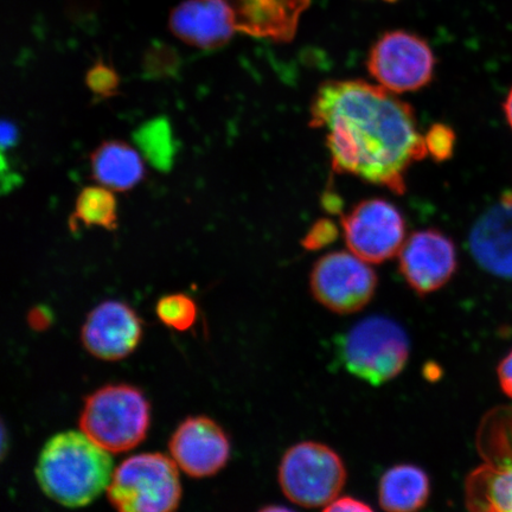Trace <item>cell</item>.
Instances as JSON below:
<instances>
[{
	"label": "cell",
	"mask_w": 512,
	"mask_h": 512,
	"mask_svg": "<svg viewBox=\"0 0 512 512\" xmlns=\"http://www.w3.org/2000/svg\"><path fill=\"white\" fill-rule=\"evenodd\" d=\"M310 125L325 132L337 174L396 195L407 189L408 169L428 155L413 107L363 80L324 82L313 96Z\"/></svg>",
	"instance_id": "cell-1"
},
{
	"label": "cell",
	"mask_w": 512,
	"mask_h": 512,
	"mask_svg": "<svg viewBox=\"0 0 512 512\" xmlns=\"http://www.w3.org/2000/svg\"><path fill=\"white\" fill-rule=\"evenodd\" d=\"M44 494L67 508L91 504L107 490L113 477L108 451L85 433L64 432L44 446L36 467Z\"/></svg>",
	"instance_id": "cell-2"
},
{
	"label": "cell",
	"mask_w": 512,
	"mask_h": 512,
	"mask_svg": "<svg viewBox=\"0 0 512 512\" xmlns=\"http://www.w3.org/2000/svg\"><path fill=\"white\" fill-rule=\"evenodd\" d=\"M337 354L351 375L373 386H381L406 368L411 342L396 320L370 316L351 326L339 338Z\"/></svg>",
	"instance_id": "cell-3"
},
{
	"label": "cell",
	"mask_w": 512,
	"mask_h": 512,
	"mask_svg": "<svg viewBox=\"0 0 512 512\" xmlns=\"http://www.w3.org/2000/svg\"><path fill=\"white\" fill-rule=\"evenodd\" d=\"M150 403L136 387L110 384L89 395L80 415L81 432L104 450L121 453L145 439Z\"/></svg>",
	"instance_id": "cell-4"
},
{
	"label": "cell",
	"mask_w": 512,
	"mask_h": 512,
	"mask_svg": "<svg viewBox=\"0 0 512 512\" xmlns=\"http://www.w3.org/2000/svg\"><path fill=\"white\" fill-rule=\"evenodd\" d=\"M108 501L123 512H168L178 508L182 488L174 459L138 454L121 463L107 488Z\"/></svg>",
	"instance_id": "cell-5"
},
{
	"label": "cell",
	"mask_w": 512,
	"mask_h": 512,
	"mask_svg": "<svg viewBox=\"0 0 512 512\" xmlns=\"http://www.w3.org/2000/svg\"><path fill=\"white\" fill-rule=\"evenodd\" d=\"M278 479L288 501L309 509L325 508L341 495L348 471L328 445L302 441L285 452Z\"/></svg>",
	"instance_id": "cell-6"
},
{
	"label": "cell",
	"mask_w": 512,
	"mask_h": 512,
	"mask_svg": "<svg viewBox=\"0 0 512 512\" xmlns=\"http://www.w3.org/2000/svg\"><path fill=\"white\" fill-rule=\"evenodd\" d=\"M367 67L376 82L389 92H415L432 81L435 56L424 38L409 31L393 30L371 47Z\"/></svg>",
	"instance_id": "cell-7"
},
{
	"label": "cell",
	"mask_w": 512,
	"mask_h": 512,
	"mask_svg": "<svg viewBox=\"0 0 512 512\" xmlns=\"http://www.w3.org/2000/svg\"><path fill=\"white\" fill-rule=\"evenodd\" d=\"M376 272L369 262L351 252H332L313 265L310 288L313 298L337 315H352L373 300Z\"/></svg>",
	"instance_id": "cell-8"
},
{
	"label": "cell",
	"mask_w": 512,
	"mask_h": 512,
	"mask_svg": "<svg viewBox=\"0 0 512 512\" xmlns=\"http://www.w3.org/2000/svg\"><path fill=\"white\" fill-rule=\"evenodd\" d=\"M485 464L465 482L472 511L512 512V418L496 422L478 440Z\"/></svg>",
	"instance_id": "cell-9"
},
{
	"label": "cell",
	"mask_w": 512,
	"mask_h": 512,
	"mask_svg": "<svg viewBox=\"0 0 512 512\" xmlns=\"http://www.w3.org/2000/svg\"><path fill=\"white\" fill-rule=\"evenodd\" d=\"M351 253L369 264L393 259L406 241V221L401 211L382 198L358 202L341 219Z\"/></svg>",
	"instance_id": "cell-10"
},
{
	"label": "cell",
	"mask_w": 512,
	"mask_h": 512,
	"mask_svg": "<svg viewBox=\"0 0 512 512\" xmlns=\"http://www.w3.org/2000/svg\"><path fill=\"white\" fill-rule=\"evenodd\" d=\"M399 268L403 279L419 296L437 292L457 272L456 245L437 229L419 230L403 243Z\"/></svg>",
	"instance_id": "cell-11"
},
{
	"label": "cell",
	"mask_w": 512,
	"mask_h": 512,
	"mask_svg": "<svg viewBox=\"0 0 512 512\" xmlns=\"http://www.w3.org/2000/svg\"><path fill=\"white\" fill-rule=\"evenodd\" d=\"M176 464L194 478L216 475L228 463L230 443L220 425L206 416L182 422L170 439Z\"/></svg>",
	"instance_id": "cell-12"
},
{
	"label": "cell",
	"mask_w": 512,
	"mask_h": 512,
	"mask_svg": "<svg viewBox=\"0 0 512 512\" xmlns=\"http://www.w3.org/2000/svg\"><path fill=\"white\" fill-rule=\"evenodd\" d=\"M142 320L130 306L110 300L89 313L81 332L83 347L99 360L120 361L142 339Z\"/></svg>",
	"instance_id": "cell-13"
},
{
	"label": "cell",
	"mask_w": 512,
	"mask_h": 512,
	"mask_svg": "<svg viewBox=\"0 0 512 512\" xmlns=\"http://www.w3.org/2000/svg\"><path fill=\"white\" fill-rule=\"evenodd\" d=\"M473 259L486 272L512 279V191L479 217L471 229Z\"/></svg>",
	"instance_id": "cell-14"
},
{
	"label": "cell",
	"mask_w": 512,
	"mask_h": 512,
	"mask_svg": "<svg viewBox=\"0 0 512 512\" xmlns=\"http://www.w3.org/2000/svg\"><path fill=\"white\" fill-rule=\"evenodd\" d=\"M234 28L275 42L292 41L310 0H223Z\"/></svg>",
	"instance_id": "cell-15"
},
{
	"label": "cell",
	"mask_w": 512,
	"mask_h": 512,
	"mask_svg": "<svg viewBox=\"0 0 512 512\" xmlns=\"http://www.w3.org/2000/svg\"><path fill=\"white\" fill-rule=\"evenodd\" d=\"M170 29L198 49H219L233 37V18L223 0H184L171 12Z\"/></svg>",
	"instance_id": "cell-16"
},
{
	"label": "cell",
	"mask_w": 512,
	"mask_h": 512,
	"mask_svg": "<svg viewBox=\"0 0 512 512\" xmlns=\"http://www.w3.org/2000/svg\"><path fill=\"white\" fill-rule=\"evenodd\" d=\"M91 166L93 177L99 185L119 192L136 188L146 172L144 159L139 152L119 140H110L96 147Z\"/></svg>",
	"instance_id": "cell-17"
},
{
	"label": "cell",
	"mask_w": 512,
	"mask_h": 512,
	"mask_svg": "<svg viewBox=\"0 0 512 512\" xmlns=\"http://www.w3.org/2000/svg\"><path fill=\"white\" fill-rule=\"evenodd\" d=\"M431 479L413 464L390 467L380 479L379 503L390 512H412L424 507L431 497Z\"/></svg>",
	"instance_id": "cell-18"
},
{
	"label": "cell",
	"mask_w": 512,
	"mask_h": 512,
	"mask_svg": "<svg viewBox=\"0 0 512 512\" xmlns=\"http://www.w3.org/2000/svg\"><path fill=\"white\" fill-rule=\"evenodd\" d=\"M80 224L107 230L118 228V204L112 190L99 185L87 187L80 192L74 213L70 216L69 227L76 230Z\"/></svg>",
	"instance_id": "cell-19"
},
{
	"label": "cell",
	"mask_w": 512,
	"mask_h": 512,
	"mask_svg": "<svg viewBox=\"0 0 512 512\" xmlns=\"http://www.w3.org/2000/svg\"><path fill=\"white\" fill-rule=\"evenodd\" d=\"M134 140L156 169L168 171L171 168L175 147L168 120L157 118L145 123L134 133Z\"/></svg>",
	"instance_id": "cell-20"
},
{
	"label": "cell",
	"mask_w": 512,
	"mask_h": 512,
	"mask_svg": "<svg viewBox=\"0 0 512 512\" xmlns=\"http://www.w3.org/2000/svg\"><path fill=\"white\" fill-rule=\"evenodd\" d=\"M156 312L166 326L176 331H188L197 319L194 300L182 293L169 294L159 299Z\"/></svg>",
	"instance_id": "cell-21"
},
{
	"label": "cell",
	"mask_w": 512,
	"mask_h": 512,
	"mask_svg": "<svg viewBox=\"0 0 512 512\" xmlns=\"http://www.w3.org/2000/svg\"><path fill=\"white\" fill-rule=\"evenodd\" d=\"M86 85L91 92L100 99H110L118 94L120 79L114 68L99 61L88 70Z\"/></svg>",
	"instance_id": "cell-22"
},
{
	"label": "cell",
	"mask_w": 512,
	"mask_h": 512,
	"mask_svg": "<svg viewBox=\"0 0 512 512\" xmlns=\"http://www.w3.org/2000/svg\"><path fill=\"white\" fill-rule=\"evenodd\" d=\"M428 155L437 162H445L453 156L456 133L450 126L434 124L425 136Z\"/></svg>",
	"instance_id": "cell-23"
},
{
	"label": "cell",
	"mask_w": 512,
	"mask_h": 512,
	"mask_svg": "<svg viewBox=\"0 0 512 512\" xmlns=\"http://www.w3.org/2000/svg\"><path fill=\"white\" fill-rule=\"evenodd\" d=\"M338 228L329 219H323L313 224L309 233L305 235L303 246L307 251H319L328 247L338 238Z\"/></svg>",
	"instance_id": "cell-24"
},
{
	"label": "cell",
	"mask_w": 512,
	"mask_h": 512,
	"mask_svg": "<svg viewBox=\"0 0 512 512\" xmlns=\"http://www.w3.org/2000/svg\"><path fill=\"white\" fill-rule=\"evenodd\" d=\"M366 502L360 501L355 497H338L334 502L330 503L328 507L324 508V511L331 512H344V511H373Z\"/></svg>",
	"instance_id": "cell-25"
},
{
	"label": "cell",
	"mask_w": 512,
	"mask_h": 512,
	"mask_svg": "<svg viewBox=\"0 0 512 512\" xmlns=\"http://www.w3.org/2000/svg\"><path fill=\"white\" fill-rule=\"evenodd\" d=\"M498 379L503 392L512 399V351L499 364Z\"/></svg>",
	"instance_id": "cell-26"
},
{
	"label": "cell",
	"mask_w": 512,
	"mask_h": 512,
	"mask_svg": "<svg viewBox=\"0 0 512 512\" xmlns=\"http://www.w3.org/2000/svg\"><path fill=\"white\" fill-rule=\"evenodd\" d=\"M18 128L10 120L2 121V146L3 150L6 147H12L17 144L18 140Z\"/></svg>",
	"instance_id": "cell-27"
},
{
	"label": "cell",
	"mask_w": 512,
	"mask_h": 512,
	"mask_svg": "<svg viewBox=\"0 0 512 512\" xmlns=\"http://www.w3.org/2000/svg\"><path fill=\"white\" fill-rule=\"evenodd\" d=\"M503 110L505 118H507L508 124L512 128V88L510 89L507 99L504 101Z\"/></svg>",
	"instance_id": "cell-28"
}]
</instances>
